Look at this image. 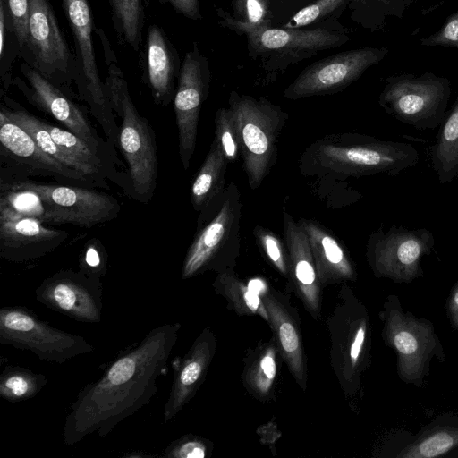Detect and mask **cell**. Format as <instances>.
Masks as SVG:
<instances>
[{
	"label": "cell",
	"mask_w": 458,
	"mask_h": 458,
	"mask_svg": "<svg viewBox=\"0 0 458 458\" xmlns=\"http://www.w3.org/2000/svg\"><path fill=\"white\" fill-rule=\"evenodd\" d=\"M181 325L167 323L150 330L137 344L120 352L102 375L87 384L69 406L62 437L73 445L97 432L107 436L124 419L147 405L157 393Z\"/></svg>",
	"instance_id": "obj_1"
},
{
	"label": "cell",
	"mask_w": 458,
	"mask_h": 458,
	"mask_svg": "<svg viewBox=\"0 0 458 458\" xmlns=\"http://www.w3.org/2000/svg\"><path fill=\"white\" fill-rule=\"evenodd\" d=\"M418 162L419 152L412 144L344 133L310 145L301 157V169L304 174L310 175L396 176Z\"/></svg>",
	"instance_id": "obj_2"
},
{
	"label": "cell",
	"mask_w": 458,
	"mask_h": 458,
	"mask_svg": "<svg viewBox=\"0 0 458 458\" xmlns=\"http://www.w3.org/2000/svg\"><path fill=\"white\" fill-rule=\"evenodd\" d=\"M219 24L246 39L248 55L259 61L267 78L284 73L290 66L318 53L344 46L351 35L337 21L317 26L288 29L272 24L253 25L216 9Z\"/></svg>",
	"instance_id": "obj_3"
},
{
	"label": "cell",
	"mask_w": 458,
	"mask_h": 458,
	"mask_svg": "<svg viewBox=\"0 0 458 458\" xmlns=\"http://www.w3.org/2000/svg\"><path fill=\"white\" fill-rule=\"evenodd\" d=\"M330 363L347 399L362 396V376L370 367L372 327L369 310L353 290L342 284L327 319Z\"/></svg>",
	"instance_id": "obj_4"
},
{
	"label": "cell",
	"mask_w": 458,
	"mask_h": 458,
	"mask_svg": "<svg viewBox=\"0 0 458 458\" xmlns=\"http://www.w3.org/2000/svg\"><path fill=\"white\" fill-rule=\"evenodd\" d=\"M383 324L381 337L396 353V370L401 381L423 387L433 360H446L444 345L428 318L404 310L396 294L386 296L378 313Z\"/></svg>",
	"instance_id": "obj_5"
},
{
	"label": "cell",
	"mask_w": 458,
	"mask_h": 458,
	"mask_svg": "<svg viewBox=\"0 0 458 458\" xmlns=\"http://www.w3.org/2000/svg\"><path fill=\"white\" fill-rule=\"evenodd\" d=\"M249 186L257 190L276 162L277 142L288 114L265 97L231 91L228 98Z\"/></svg>",
	"instance_id": "obj_6"
},
{
	"label": "cell",
	"mask_w": 458,
	"mask_h": 458,
	"mask_svg": "<svg viewBox=\"0 0 458 458\" xmlns=\"http://www.w3.org/2000/svg\"><path fill=\"white\" fill-rule=\"evenodd\" d=\"M452 94L448 78L431 72L401 73L386 79L378 103L397 121L418 131L441 124Z\"/></svg>",
	"instance_id": "obj_7"
},
{
	"label": "cell",
	"mask_w": 458,
	"mask_h": 458,
	"mask_svg": "<svg viewBox=\"0 0 458 458\" xmlns=\"http://www.w3.org/2000/svg\"><path fill=\"white\" fill-rule=\"evenodd\" d=\"M242 208L240 191L232 182L217 212L198 229L182 263V279L206 271L219 274L235 267L240 254Z\"/></svg>",
	"instance_id": "obj_8"
},
{
	"label": "cell",
	"mask_w": 458,
	"mask_h": 458,
	"mask_svg": "<svg viewBox=\"0 0 458 458\" xmlns=\"http://www.w3.org/2000/svg\"><path fill=\"white\" fill-rule=\"evenodd\" d=\"M62 6L74 41V60L79 98L88 103L108 141L119 144V129L98 73L92 32L94 17L89 0H62Z\"/></svg>",
	"instance_id": "obj_9"
},
{
	"label": "cell",
	"mask_w": 458,
	"mask_h": 458,
	"mask_svg": "<svg viewBox=\"0 0 458 458\" xmlns=\"http://www.w3.org/2000/svg\"><path fill=\"white\" fill-rule=\"evenodd\" d=\"M0 343L58 364L95 351L83 336L53 327L23 306L1 308Z\"/></svg>",
	"instance_id": "obj_10"
},
{
	"label": "cell",
	"mask_w": 458,
	"mask_h": 458,
	"mask_svg": "<svg viewBox=\"0 0 458 458\" xmlns=\"http://www.w3.org/2000/svg\"><path fill=\"white\" fill-rule=\"evenodd\" d=\"M434 246V235L427 228L392 225L384 231L381 225L369 237L366 259L376 277L410 284L423 277L422 259Z\"/></svg>",
	"instance_id": "obj_11"
},
{
	"label": "cell",
	"mask_w": 458,
	"mask_h": 458,
	"mask_svg": "<svg viewBox=\"0 0 458 458\" xmlns=\"http://www.w3.org/2000/svg\"><path fill=\"white\" fill-rule=\"evenodd\" d=\"M21 55L51 82L76 97L71 87L76 75L74 55L48 0H30L28 37Z\"/></svg>",
	"instance_id": "obj_12"
},
{
	"label": "cell",
	"mask_w": 458,
	"mask_h": 458,
	"mask_svg": "<svg viewBox=\"0 0 458 458\" xmlns=\"http://www.w3.org/2000/svg\"><path fill=\"white\" fill-rule=\"evenodd\" d=\"M23 79L13 78L12 84L22 93L34 106L47 113L68 131L84 140L90 148L106 162L116 168L122 165L114 147L104 141L92 127L86 112L76 104L73 97L57 85L51 82L26 62L20 64Z\"/></svg>",
	"instance_id": "obj_13"
},
{
	"label": "cell",
	"mask_w": 458,
	"mask_h": 458,
	"mask_svg": "<svg viewBox=\"0 0 458 458\" xmlns=\"http://www.w3.org/2000/svg\"><path fill=\"white\" fill-rule=\"evenodd\" d=\"M1 180H21L26 176H48L84 187L105 184L57 161L36 143L34 139L0 111Z\"/></svg>",
	"instance_id": "obj_14"
},
{
	"label": "cell",
	"mask_w": 458,
	"mask_h": 458,
	"mask_svg": "<svg viewBox=\"0 0 458 458\" xmlns=\"http://www.w3.org/2000/svg\"><path fill=\"white\" fill-rule=\"evenodd\" d=\"M388 53L386 47H365L318 60L304 68L286 87L284 97L297 100L337 93L378 64Z\"/></svg>",
	"instance_id": "obj_15"
},
{
	"label": "cell",
	"mask_w": 458,
	"mask_h": 458,
	"mask_svg": "<svg viewBox=\"0 0 458 458\" xmlns=\"http://www.w3.org/2000/svg\"><path fill=\"white\" fill-rule=\"evenodd\" d=\"M1 182L36 192L45 204L47 223L92 227L115 218L121 208L115 198L89 187L48 184L25 179Z\"/></svg>",
	"instance_id": "obj_16"
},
{
	"label": "cell",
	"mask_w": 458,
	"mask_h": 458,
	"mask_svg": "<svg viewBox=\"0 0 458 458\" xmlns=\"http://www.w3.org/2000/svg\"><path fill=\"white\" fill-rule=\"evenodd\" d=\"M121 100L119 146L129 166L133 197L146 203L151 199L157 185V156L155 133L135 107L126 81L122 88Z\"/></svg>",
	"instance_id": "obj_17"
},
{
	"label": "cell",
	"mask_w": 458,
	"mask_h": 458,
	"mask_svg": "<svg viewBox=\"0 0 458 458\" xmlns=\"http://www.w3.org/2000/svg\"><path fill=\"white\" fill-rule=\"evenodd\" d=\"M210 81L209 62L194 42L182 62L174 98L179 156L185 170L195 150L200 109L208 97Z\"/></svg>",
	"instance_id": "obj_18"
},
{
	"label": "cell",
	"mask_w": 458,
	"mask_h": 458,
	"mask_svg": "<svg viewBox=\"0 0 458 458\" xmlns=\"http://www.w3.org/2000/svg\"><path fill=\"white\" fill-rule=\"evenodd\" d=\"M37 301L78 322L97 324L102 319L101 278L81 270L61 269L47 277L35 291Z\"/></svg>",
	"instance_id": "obj_19"
},
{
	"label": "cell",
	"mask_w": 458,
	"mask_h": 458,
	"mask_svg": "<svg viewBox=\"0 0 458 458\" xmlns=\"http://www.w3.org/2000/svg\"><path fill=\"white\" fill-rule=\"evenodd\" d=\"M378 456L458 458V414H439L415 434L405 429L394 431L381 444Z\"/></svg>",
	"instance_id": "obj_20"
},
{
	"label": "cell",
	"mask_w": 458,
	"mask_h": 458,
	"mask_svg": "<svg viewBox=\"0 0 458 458\" xmlns=\"http://www.w3.org/2000/svg\"><path fill=\"white\" fill-rule=\"evenodd\" d=\"M282 360L298 386L306 390L307 362L297 310L288 297L267 286L259 294Z\"/></svg>",
	"instance_id": "obj_21"
},
{
	"label": "cell",
	"mask_w": 458,
	"mask_h": 458,
	"mask_svg": "<svg viewBox=\"0 0 458 458\" xmlns=\"http://www.w3.org/2000/svg\"><path fill=\"white\" fill-rule=\"evenodd\" d=\"M68 235L34 218L0 214V257L8 261L39 259L58 248Z\"/></svg>",
	"instance_id": "obj_22"
},
{
	"label": "cell",
	"mask_w": 458,
	"mask_h": 458,
	"mask_svg": "<svg viewBox=\"0 0 458 458\" xmlns=\"http://www.w3.org/2000/svg\"><path fill=\"white\" fill-rule=\"evenodd\" d=\"M283 233L290 265L289 280L305 310L316 320L321 316V285L308 237L299 221L287 212L283 216Z\"/></svg>",
	"instance_id": "obj_23"
},
{
	"label": "cell",
	"mask_w": 458,
	"mask_h": 458,
	"mask_svg": "<svg viewBox=\"0 0 458 458\" xmlns=\"http://www.w3.org/2000/svg\"><path fill=\"white\" fill-rule=\"evenodd\" d=\"M216 350V338L205 327L183 358L174 366V379L164 406V422L174 418L194 397L205 380Z\"/></svg>",
	"instance_id": "obj_24"
},
{
	"label": "cell",
	"mask_w": 458,
	"mask_h": 458,
	"mask_svg": "<svg viewBox=\"0 0 458 458\" xmlns=\"http://www.w3.org/2000/svg\"><path fill=\"white\" fill-rule=\"evenodd\" d=\"M299 223L308 237L321 287L356 281V267L335 234L316 220L301 218Z\"/></svg>",
	"instance_id": "obj_25"
},
{
	"label": "cell",
	"mask_w": 458,
	"mask_h": 458,
	"mask_svg": "<svg viewBox=\"0 0 458 458\" xmlns=\"http://www.w3.org/2000/svg\"><path fill=\"white\" fill-rule=\"evenodd\" d=\"M182 63L165 30L157 24L148 27L146 42L145 77L154 101L167 106L174 100Z\"/></svg>",
	"instance_id": "obj_26"
},
{
	"label": "cell",
	"mask_w": 458,
	"mask_h": 458,
	"mask_svg": "<svg viewBox=\"0 0 458 458\" xmlns=\"http://www.w3.org/2000/svg\"><path fill=\"white\" fill-rule=\"evenodd\" d=\"M228 164L222 148L214 140L191 187L192 207L199 212L198 229L215 216L222 204Z\"/></svg>",
	"instance_id": "obj_27"
},
{
	"label": "cell",
	"mask_w": 458,
	"mask_h": 458,
	"mask_svg": "<svg viewBox=\"0 0 458 458\" xmlns=\"http://www.w3.org/2000/svg\"><path fill=\"white\" fill-rule=\"evenodd\" d=\"M1 98L0 111L10 120L25 130L44 152L64 165L107 184L106 178L100 172L81 162L61 148L53 140L49 131L42 125L40 119L29 113L23 106L12 99L9 96L1 94Z\"/></svg>",
	"instance_id": "obj_28"
},
{
	"label": "cell",
	"mask_w": 458,
	"mask_h": 458,
	"mask_svg": "<svg viewBox=\"0 0 458 458\" xmlns=\"http://www.w3.org/2000/svg\"><path fill=\"white\" fill-rule=\"evenodd\" d=\"M280 360L273 336L248 352L242 378L247 391L257 400L270 402L275 398Z\"/></svg>",
	"instance_id": "obj_29"
},
{
	"label": "cell",
	"mask_w": 458,
	"mask_h": 458,
	"mask_svg": "<svg viewBox=\"0 0 458 458\" xmlns=\"http://www.w3.org/2000/svg\"><path fill=\"white\" fill-rule=\"evenodd\" d=\"M428 155L440 183L451 182L458 176V95L438 127Z\"/></svg>",
	"instance_id": "obj_30"
},
{
	"label": "cell",
	"mask_w": 458,
	"mask_h": 458,
	"mask_svg": "<svg viewBox=\"0 0 458 458\" xmlns=\"http://www.w3.org/2000/svg\"><path fill=\"white\" fill-rule=\"evenodd\" d=\"M213 287L223 296L229 307L239 316H259L268 322V316L260 296L236 276L233 269L219 273Z\"/></svg>",
	"instance_id": "obj_31"
},
{
	"label": "cell",
	"mask_w": 458,
	"mask_h": 458,
	"mask_svg": "<svg viewBox=\"0 0 458 458\" xmlns=\"http://www.w3.org/2000/svg\"><path fill=\"white\" fill-rule=\"evenodd\" d=\"M107 1L118 41L139 51L145 21L142 0Z\"/></svg>",
	"instance_id": "obj_32"
},
{
	"label": "cell",
	"mask_w": 458,
	"mask_h": 458,
	"mask_svg": "<svg viewBox=\"0 0 458 458\" xmlns=\"http://www.w3.org/2000/svg\"><path fill=\"white\" fill-rule=\"evenodd\" d=\"M47 384V377L27 368L7 365L0 376V395L18 403L36 396Z\"/></svg>",
	"instance_id": "obj_33"
},
{
	"label": "cell",
	"mask_w": 458,
	"mask_h": 458,
	"mask_svg": "<svg viewBox=\"0 0 458 458\" xmlns=\"http://www.w3.org/2000/svg\"><path fill=\"white\" fill-rule=\"evenodd\" d=\"M0 214L24 216L47 223V210L33 191L1 182Z\"/></svg>",
	"instance_id": "obj_34"
},
{
	"label": "cell",
	"mask_w": 458,
	"mask_h": 458,
	"mask_svg": "<svg viewBox=\"0 0 458 458\" xmlns=\"http://www.w3.org/2000/svg\"><path fill=\"white\" fill-rule=\"evenodd\" d=\"M352 0H314L298 10L282 27L301 29L336 21Z\"/></svg>",
	"instance_id": "obj_35"
},
{
	"label": "cell",
	"mask_w": 458,
	"mask_h": 458,
	"mask_svg": "<svg viewBox=\"0 0 458 458\" xmlns=\"http://www.w3.org/2000/svg\"><path fill=\"white\" fill-rule=\"evenodd\" d=\"M18 55H21V48L7 15L4 0H0V74L4 90L13 82L11 68Z\"/></svg>",
	"instance_id": "obj_36"
},
{
	"label": "cell",
	"mask_w": 458,
	"mask_h": 458,
	"mask_svg": "<svg viewBox=\"0 0 458 458\" xmlns=\"http://www.w3.org/2000/svg\"><path fill=\"white\" fill-rule=\"evenodd\" d=\"M352 19L372 31L379 30L386 19L394 16L393 0H352Z\"/></svg>",
	"instance_id": "obj_37"
},
{
	"label": "cell",
	"mask_w": 458,
	"mask_h": 458,
	"mask_svg": "<svg viewBox=\"0 0 458 458\" xmlns=\"http://www.w3.org/2000/svg\"><path fill=\"white\" fill-rule=\"evenodd\" d=\"M253 234L270 264L280 275L289 279L290 265L286 245H284L276 233L261 225L254 227Z\"/></svg>",
	"instance_id": "obj_38"
},
{
	"label": "cell",
	"mask_w": 458,
	"mask_h": 458,
	"mask_svg": "<svg viewBox=\"0 0 458 458\" xmlns=\"http://www.w3.org/2000/svg\"><path fill=\"white\" fill-rule=\"evenodd\" d=\"M214 140L222 148L229 163L236 162L241 157L240 143L229 107H221L216 112Z\"/></svg>",
	"instance_id": "obj_39"
},
{
	"label": "cell",
	"mask_w": 458,
	"mask_h": 458,
	"mask_svg": "<svg viewBox=\"0 0 458 458\" xmlns=\"http://www.w3.org/2000/svg\"><path fill=\"white\" fill-rule=\"evenodd\" d=\"M212 443L208 439L187 434L172 441L164 450L166 458H206L211 454Z\"/></svg>",
	"instance_id": "obj_40"
},
{
	"label": "cell",
	"mask_w": 458,
	"mask_h": 458,
	"mask_svg": "<svg viewBox=\"0 0 458 458\" xmlns=\"http://www.w3.org/2000/svg\"><path fill=\"white\" fill-rule=\"evenodd\" d=\"M231 14L242 22L272 24L270 0H231Z\"/></svg>",
	"instance_id": "obj_41"
},
{
	"label": "cell",
	"mask_w": 458,
	"mask_h": 458,
	"mask_svg": "<svg viewBox=\"0 0 458 458\" xmlns=\"http://www.w3.org/2000/svg\"><path fill=\"white\" fill-rule=\"evenodd\" d=\"M80 270L87 275L102 278L107 273V254L101 242L91 239L83 249Z\"/></svg>",
	"instance_id": "obj_42"
},
{
	"label": "cell",
	"mask_w": 458,
	"mask_h": 458,
	"mask_svg": "<svg viewBox=\"0 0 458 458\" xmlns=\"http://www.w3.org/2000/svg\"><path fill=\"white\" fill-rule=\"evenodd\" d=\"M21 52L26 45L30 16V0H4Z\"/></svg>",
	"instance_id": "obj_43"
},
{
	"label": "cell",
	"mask_w": 458,
	"mask_h": 458,
	"mask_svg": "<svg viewBox=\"0 0 458 458\" xmlns=\"http://www.w3.org/2000/svg\"><path fill=\"white\" fill-rule=\"evenodd\" d=\"M423 47H445L458 50V9L450 14L434 33L421 38Z\"/></svg>",
	"instance_id": "obj_44"
},
{
	"label": "cell",
	"mask_w": 458,
	"mask_h": 458,
	"mask_svg": "<svg viewBox=\"0 0 458 458\" xmlns=\"http://www.w3.org/2000/svg\"><path fill=\"white\" fill-rule=\"evenodd\" d=\"M163 4H169L179 14L193 21L202 19L199 0H155Z\"/></svg>",
	"instance_id": "obj_45"
},
{
	"label": "cell",
	"mask_w": 458,
	"mask_h": 458,
	"mask_svg": "<svg viewBox=\"0 0 458 458\" xmlns=\"http://www.w3.org/2000/svg\"><path fill=\"white\" fill-rule=\"evenodd\" d=\"M446 316L451 327L458 331V280L453 285L445 303Z\"/></svg>",
	"instance_id": "obj_46"
},
{
	"label": "cell",
	"mask_w": 458,
	"mask_h": 458,
	"mask_svg": "<svg viewBox=\"0 0 458 458\" xmlns=\"http://www.w3.org/2000/svg\"><path fill=\"white\" fill-rule=\"evenodd\" d=\"M418 0H393L394 17L401 18L405 9Z\"/></svg>",
	"instance_id": "obj_47"
},
{
	"label": "cell",
	"mask_w": 458,
	"mask_h": 458,
	"mask_svg": "<svg viewBox=\"0 0 458 458\" xmlns=\"http://www.w3.org/2000/svg\"><path fill=\"white\" fill-rule=\"evenodd\" d=\"M312 1H314V0H310V3H311ZM310 3H309V4H310Z\"/></svg>",
	"instance_id": "obj_48"
},
{
	"label": "cell",
	"mask_w": 458,
	"mask_h": 458,
	"mask_svg": "<svg viewBox=\"0 0 458 458\" xmlns=\"http://www.w3.org/2000/svg\"><path fill=\"white\" fill-rule=\"evenodd\" d=\"M278 1H281V2H282V1H284V0H278Z\"/></svg>",
	"instance_id": "obj_49"
}]
</instances>
